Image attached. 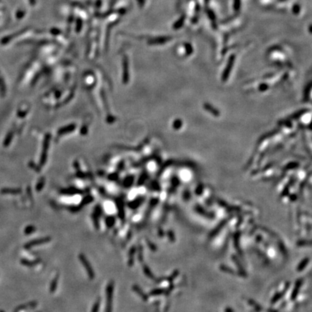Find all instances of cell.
Wrapping results in <instances>:
<instances>
[{"label":"cell","instance_id":"5","mask_svg":"<svg viewBox=\"0 0 312 312\" xmlns=\"http://www.w3.org/2000/svg\"><path fill=\"white\" fill-rule=\"evenodd\" d=\"M171 39V37L170 36H160V37H157L151 40L150 43L151 44H164V43L167 42L169 40Z\"/></svg>","mask_w":312,"mask_h":312},{"label":"cell","instance_id":"3","mask_svg":"<svg viewBox=\"0 0 312 312\" xmlns=\"http://www.w3.org/2000/svg\"><path fill=\"white\" fill-rule=\"evenodd\" d=\"M51 238L49 236L44 237V238H39V239L34 240V241H32L30 242V243H28V244L26 246V247L27 249H29V248H31V247L34 246L42 245V244H44V243H49V241H51Z\"/></svg>","mask_w":312,"mask_h":312},{"label":"cell","instance_id":"2","mask_svg":"<svg viewBox=\"0 0 312 312\" xmlns=\"http://www.w3.org/2000/svg\"><path fill=\"white\" fill-rule=\"evenodd\" d=\"M79 261H80L81 263L82 264V265H83L84 268L85 269L89 278L90 279V280H93V279L95 278V273H94L93 269L92 266H91L90 263L89 262L88 260L86 258V257L83 254H79Z\"/></svg>","mask_w":312,"mask_h":312},{"label":"cell","instance_id":"15","mask_svg":"<svg viewBox=\"0 0 312 312\" xmlns=\"http://www.w3.org/2000/svg\"><path fill=\"white\" fill-rule=\"evenodd\" d=\"M141 202H142V200H137L132 201V202H131L129 204V207H130L131 209H136L137 207H138L139 205H140Z\"/></svg>","mask_w":312,"mask_h":312},{"label":"cell","instance_id":"20","mask_svg":"<svg viewBox=\"0 0 312 312\" xmlns=\"http://www.w3.org/2000/svg\"><path fill=\"white\" fill-rule=\"evenodd\" d=\"M36 227L33 226V225H30V226H28L26 228V234H31L32 233H34V232L36 230Z\"/></svg>","mask_w":312,"mask_h":312},{"label":"cell","instance_id":"7","mask_svg":"<svg viewBox=\"0 0 312 312\" xmlns=\"http://www.w3.org/2000/svg\"><path fill=\"white\" fill-rule=\"evenodd\" d=\"M59 274H56V275L54 277V278L51 280V284H50V288H49L51 293H54V292L56 290V288H57V285H58V282H59Z\"/></svg>","mask_w":312,"mask_h":312},{"label":"cell","instance_id":"8","mask_svg":"<svg viewBox=\"0 0 312 312\" xmlns=\"http://www.w3.org/2000/svg\"><path fill=\"white\" fill-rule=\"evenodd\" d=\"M135 252H136L135 246H132L129 251L128 265L129 267H132V265H134V254H135Z\"/></svg>","mask_w":312,"mask_h":312},{"label":"cell","instance_id":"27","mask_svg":"<svg viewBox=\"0 0 312 312\" xmlns=\"http://www.w3.org/2000/svg\"><path fill=\"white\" fill-rule=\"evenodd\" d=\"M69 210H70V211H72V212H76L79 211V207H71V208L69 209Z\"/></svg>","mask_w":312,"mask_h":312},{"label":"cell","instance_id":"16","mask_svg":"<svg viewBox=\"0 0 312 312\" xmlns=\"http://www.w3.org/2000/svg\"><path fill=\"white\" fill-rule=\"evenodd\" d=\"M100 306H101V298H98L97 301H95V303H94L93 306L92 308V310H91V312H98L99 311V308H100Z\"/></svg>","mask_w":312,"mask_h":312},{"label":"cell","instance_id":"22","mask_svg":"<svg viewBox=\"0 0 312 312\" xmlns=\"http://www.w3.org/2000/svg\"><path fill=\"white\" fill-rule=\"evenodd\" d=\"M138 260L140 262L143 260V256H142V247L139 246V253H138Z\"/></svg>","mask_w":312,"mask_h":312},{"label":"cell","instance_id":"12","mask_svg":"<svg viewBox=\"0 0 312 312\" xmlns=\"http://www.w3.org/2000/svg\"><path fill=\"white\" fill-rule=\"evenodd\" d=\"M99 217L95 213L92 214V219H93V224H94V226H95V229H97V230H98L99 228H100V223H99Z\"/></svg>","mask_w":312,"mask_h":312},{"label":"cell","instance_id":"11","mask_svg":"<svg viewBox=\"0 0 312 312\" xmlns=\"http://www.w3.org/2000/svg\"><path fill=\"white\" fill-rule=\"evenodd\" d=\"M205 12H206L209 19H210L212 23H215V20H216V15H215L214 11L212 10V9H210V8H206V9H205Z\"/></svg>","mask_w":312,"mask_h":312},{"label":"cell","instance_id":"26","mask_svg":"<svg viewBox=\"0 0 312 312\" xmlns=\"http://www.w3.org/2000/svg\"><path fill=\"white\" fill-rule=\"evenodd\" d=\"M200 4H198V3H197V4H196V5H195V12L196 13H199V12H200Z\"/></svg>","mask_w":312,"mask_h":312},{"label":"cell","instance_id":"1","mask_svg":"<svg viewBox=\"0 0 312 312\" xmlns=\"http://www.w3.org/2000/svg\"><path fill=\"white\" fill-rule=\"evenodd\" d=\"M114 283L110 281L106 288V312H112L113 306V293H114Z\"/></svg>","mask_w":312,"mask_h":312},{"label":"cell","instance_id":"6","mask_svg":"<svg viewBox=\"0 0 312 312\" xmlns=\"http://www.w3.org/2000/svg\"><path fill=\"white\" fill-rule=\"evenodd\" d=\"M117 206L118 208V215H119V218L121 220H124V217H125V214H124V205H123L122 202L121 201H117Z\"/></svg>","mask_w":312,"mask_h":312},{"label":"cell","instance_id":"31","mask_svg":"<svg viewBox=\"0 0 312 312\" xmlns=\"http://www.w3.org/2000/svg\"><path fill=\"white\" fill-rule=\"evenodd\" d=\"M279 1H280V2H283V1H285L286 0H278Z\"/></svg>","mask_w":312,"mask_h":312},{"label":"cell","instance_id":"13","mask_svg":"<svg viewBox=\"0 0 312 312\" xmlns=\"http://www.w3.org/2000/svg\"><path fill=\"white\" fill-rule=\"evenodd\" d=\"M184 46L186 53H187V55H191L192 52H193V48H192V44H190V43H185Z\"/></svg>","mask_w":312,"mask_h":312},{"label":"cell","instance_id":"17","mask_svg":"<svg viewBox=\"0 0 312 312\" xmlns=\"http://www.w3.org/2000/svg\"><path fill=\"white\" fill-rule=\"evenodd\" d=\"M143 271L144 273L146 275V276L148 277L149 278H153V275L151 273L150 270L148 268V267H147V265H144L143 266Z\"/></svg>","mask_w":312,"mask_h":312},{"label":"cell","instance_id":"28","mask_svg":"<svg viewBox=\"0 0 312 312\" xmlns=\"http://www.w3.org/2000/svg\"><path fill=\"white\" fill-rule=\"evenodd\" d=\"M137 1H138V4H139V6H140L141 7H143V5L145 3V0H137Z\"/></svg>","mask_w":312,"mask_h":312},{"label":"cell","instance_id":"25","mask_svg":"<svg viewBox=\"0 0 312 312\" xmlns=\"http://www.w3.org/2000/svg\"><path fill=\"white\" fill-rule=\"evenodd\" d=\"M198 20H199V16H195L192 19V23H193V24H196L197 22H198Z\"/></svg>","mask_w":312,"mask_h":312},{"label":"cell","instance_id":"21","mask_svg":"<svg viewBox=\"0 0 312 312\" xmlns=\"http://www.w3.org/2000/svg\"><path fill=\"white\" fill-rule=\"evenodd\" d=\"M94 213L96 214V215H97L98 216L100 217L101 215H102V214H103L102 209H101V207L100 206H96L95 209V212H94Z\"/></svg>","mask_w":312,"mask_h":312},{"label":"cell","instance_id":"30","mask_svg":"<svg viewBox=\"0 0 312 312\" xmlns=\"http://www.w3.org/2000/svg\"><path fill=\"white\" fill-rule=\"evenodd\" d=\"M308 29H309V32L311 33V25H310V26H309V28H308Z\"/></svg>","mask_w":312,"mask_h":312},{"label":"cell","instance_id":"29","mask_svg":"<svg viewBox=\"0 0 312 312\" xmlns=\"http://www.w3.org/2000/svg\"><path fill=\"white\" fill-rule=\"evenodd\" d=\"M209 2H210V0H205V4H209Z\"/></svg>","mask_w":312,"mask_h":312},{"label":"cell","instance_id":"9","mask_svg":"<svg viewBox=\"0 0 312 312\" xmlns=\"http://www.w3.org/2000/svg\"><path fill=\"white\" fill-rule=\"evenodd\" d=\"M132 290H133L134 292H136L144 301H146V300L147 299V295H145V293H144V292L142 291V290L139 288L138 285H134L133 286H132Z\"/></svg>","mask_w":312,"mask_h":312},{"label":"cell","instance_id":"19","mask_svg":"<svg viewBox=\"0 0 312 312\" xmlns=\"http://www.w3.org/2000/svg\"><path fill=\"white\" fill-rule=\"evenodd\" d=\"M39 262V260H36V261H34V262H29V261H26V260H24V261H23V263L25 264L26 265H27V266H29V267H33L34 266V265H36V264H38Z\"/></svg>","mask_w":312,"mask_h":312},{"label":"cell","instance_id":"24","mask_svg":"<svg viewBox=\"0 0 312 312\" xmlns=\"http://www.w3.org/2000/svg\"><path fill=\"white\" fill-rule=\"evenodd\" d=\"M93 200V199L92 197H86V198L85 199V200H83V201L82 202L81 205H87V204H89Z\"/></svg>","mask_w":312,"mask_h":312},{"label":"cell","instance_id":"4","mask_svg":"<svg viewBox=\"0 0 312 312\" xmlns=\"http://www.w3.org/2000/svg\"><path fill=\"white\" fill-rule=\"evenodd\" d=\"M186 20V15H182L180 17L173 23V29L174 30H179L181 28L183 27L184 23Z\"/></svg>","mask_w":312,"mask_h":312},{"label":"cell","instance_id":"18","mask_svg":"<svg viewBox=\"0 0 312 312\" xmlns=\"http://www.w3.org/2000/svg\"><path fill=\"white\" fill-rule=\"evenodd\" d=\"M241 1V0H233V9L235 12H238L240 9Z\"/></svg>","mask_w":312,"mask_h":312},{"label":"cell","instance_id":"14","mask_svg":"<svg viewBox=\"0 0 312 312\" xmlns=\"http://www.w3.org/2000/svg\"><path fill=\"white\" fill-rule=\"evenodd\" d=\"M301 5H300L299 4H297V3H295V4H293V7H292V12H293V14L295 15L299 14L300 12H301Z\"/></svg>","mask_w":312,"mask_h":312},{"label":"cell","instance_id":"10","mask_svg":"<svg viewBox=\"0 0 312 312\" xmlns=\"http://www.w3.org/2000/svg\"><path fill=\"white\" fill-rule=\"evenodd\" d=\"M116 223V218L114 216H108L106 218V225L108 228H112Z\"/></svg>","mask_w":312,"mask_h":312},{"label":"cell","instance_id":"23","mask_svg":"<svg viewBox=\"0 0 312 312\" xmlns=\"http://www.w3.org/2000/svg\"><path fill=\"white\" fill-rule=\"evenodd\" d=\"M163 293V290L156 289V290H152V291H151L150 293V295H157L160 294V293Z\"/></svg>","mask_w":312,"mask_h":312}]
</instances>
